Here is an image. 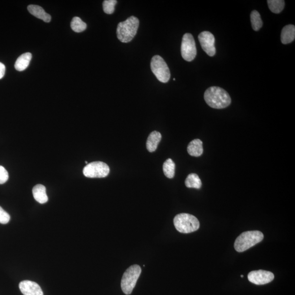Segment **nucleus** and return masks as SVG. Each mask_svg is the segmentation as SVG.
I'll return each instance as SVG.
<instances>
[{"instance_id": "1", "label": "nucleus", "mask_w": 295, "mask_h": 295, "mask_svg": "<svg viewBox=\"0 0 295 295\" xmlns=\"http://www.w3.org/2000/svg\"><path fill=\"white\" fill-rule=\"evenodd\" d=\"M204 98L207 105L214 109H223L231 103L229 93L218 86H211L207 89L204 94Z\"/></svg>"}, {"instance_id": "2", "label": "nucleus", "mask_w": 295, "mask_h": 295, "mask_svg": "<svg viewBox=\"0 0 295 295\" xmlns=\"http://www.w3.org/2000/svg\"><path fill=\"white\" fill-rule=\"evenodd\" d=\"M140 24L137 17L131 16L118 24L116 29L117 37L123 43H128L136 36Z\"/></svg>"}, {"instance_id": "3", "label": "nucleus", "mask_w": 295, "mask_h": 295, "mask_svg": "<svg viewBox=\"0 0 295 295\" xmlns=\"http://www.w3.org/2000/svg\"><path fill=\"white\" fill-rule=\"evenodd\" d=\"M263 234L259 231H249L243 232L235 241L234 247L237 252L242 253L261 242Z\"/></svg>"}, {"instance_id": "4", "label": "nucleus", "mask_w": 295, "mask_h": 295, "mask_svg": "<svg viewBox=\"0 0 295 295\" xmlns=\"http://www.w3.org/2000/svg\"><path fill=\"white\" fill-rule=\"evenodd\" d=\"M173 223L177 230L183 233L196 231L199 228V222L197 217L188 213L177 215L173 220Z\"/></svg>"}, {"instance_id": "5", "label": "nucleus", "mask_w": 295, "mask_h": 295, "mask_svg": "<svg viewBox=\"0 0 295 295\" xmlns=\"http://www.w3.org/2000/svg\"><path fill=\"white\" fill-rule=\"evenodd\" d=\"M141 272V267L137 264H134L124 272L121 281V288L125 294L130 295L132 293Z\"/></svg>"}, {"instance_id": "6", "label": "nucleus", "mask_w": 295, "mask_h": 295, "mask_svg": "<svg viewBox=\"0 0 295 295\" xmlns=\"http://www.w3.org/2000/svg\"><path fill=\"white\" fill-rule=\"evenodd\" d=\"M151 71L157 79L166 83L170 80L171 73L167 64L161 56L155 55L151 60Z\"/></svg>"}, {"instance_id": "7", "label": "nucleus", "mask_w": 295, "mask_h": 295, "mask_svg": "<svg viewBox=\"0 0 295 295\" xmlns=\"http://www.w3.org/2000/svg\"><path fill=\"white\" fill-rule=\"evenodd\" d=\"M181 54L182 58L189 62H192L196 57V43L192 34L186 33L182 38Z\"/></svg>"}, {"instance_id": "8", "label": "nucleus", "mask_w": 295, "mask_h": 295, "mask_svg": "<svg viewBox=\"0 0 295 295\" xmlns=\"http://www.w3.org/2000/svg\"><path fill=\"white\" fill-rule=\"evenodd\" d=\"M110 169L106 163L95 162L86 164L83 169L84 175L88 178H105L109 174Z\"/></svg>"}, {"instance_id": "9", "label": "nucleus", "mask_w": 295, "mask_h": 295, "mask_svg": "<svg viewBox=\"0 0 295 295\" xmlns=\"http://www.w3.org/2000/svg\"><path fill=\"white\" fill-rule=\"evenodd\" d=\"M198 40L202 49L210 56H213L216 53L215 37L209 32H203L199 34Z\"/></svg>"}, {"instance_id": "10", "label": "nucleus", "mask_w": 295, "mask_h": 295, "mask_svg": "<svg viewBox=\"0 0 295 295\" xmlns=\"http://www.w3.org/2000/svg\"><path fill=\"white\" fill-rule=\"evenodd\" d=\"M273 273L264 270L253 271L248 275V280L256 285H264L270 283L274 279Z\"/></svg>"}, {"instance_id": "11", "label": "nucleus", "mask_w": 295, "mask_h": 295, "mask_svg": "<svg viewBox=\"0 0 295 295\" xmlns=\"http://www.w3.org/2000/svg\"><path fill=\"white\" fill-rule=\"evenodd\" d=\"M19 286L24 295H43L40 286L35 282L24 280L20 282Z\"/></svg>"}, {"instance_id": "12", "label": "nucleus", "mask_w": 295, "mask_h": 295, "mask_svg": "<svg viewBox=\"0 0 295 295\" xmlns=\"http://www.w3.org/2000/svg\"><path fill=\"white\" fill-rule=\"evenodd\" d=\"M281 41L284 45H288L295 40V27L293 25H286L282 29L281 33Z\"/></svg>"}, {"instance_id": "13", "label": "nucleus", "mask_w": 295, "mask_h": 295, "mask_svg": "<svg viewBox=\"0 0 295 295\" xmlns=\"http://www.w3.org/2000/svg\"><path fill=\"white\" fill-rule=\"evenodd\" d=\"M162 134L158 131L151 132L147 141V149L150 153L154 152L157 150L159 143L162 140Z\"/></svg>"}, {"instance_id": "14", "label": "nucleus", "mask_w": 295, "mask_h": 295, "mask_svg": "<svg viewBox=\"0 0 295 295\" xmlns=\"http://www.w3.org/2000/svg\"><path fill=\"white\" fill-rule=\"evenodd\" d=\"M189 154L192 157H200L203 154V143L199 139H195L189 143L187 148Z\"/></svg>"}, {"instance_id": "15", "label": "nucleus", "mask_w": 295, "mask_h": 295, "mask_svg": "<svg viewBox=\"0 0 295 295\" xmlns=\"http://www.w3.org/2000/svg\"><path fill=\"white\" fill-rule=\"evenodd\" d=\"M29 12L33 16L40 19L46 23L51 21V16L43 10V8L37 5H29L28 7Z\"/></svg>"}, {"instance_id": "16", "label": "nucleus", "mask_w": 295, "mask_h": 295, "mask_svg": "<svg viewBox=\"0 0 295 295\" xmlns=\"http://www.w3.org/2000/svg\"><path fill=\"white\" fill-rule=\"evenodd\" d=\"M34 198L38 203L44 204L49 201V197L46 193V188L44 185L37 184L33 189Z\"/></svg>"}, {"instance_id": "17", "label": "nucleus", "mask_w": 295, "mask_h": 295, "mask_svg": "<svg viewBox=\"0 0 295 295\" xmlns=\"http://www.w3.org/2000/svg\"><path fill=\"white\" fill-rule=\"evenodd\" d=\"M32 59V54L30 53H26L21 55L17 59L15 63V68L18 71H23L27 69Z\"/></svg>"}, {"instance_id": "18", "label": "nucleus", "mask_w": 295, "mask_h": 295, "mask_svg": "<svg viewBox=\"0 0 295 295\" xmlns=\"http://www.w3.org/2000/svg\"><path fill=\"white\" fill-rule=\"evenodd\" d=\"M185 184L188 188L199 189L202 186V181L196 173H190L185 180Z\"/></svg>"}, {"instance_id": "19", "label": "nucleus", "mask_w": 295, "mask_h": 295, "mask_svg": "<svg viewBox=\"0 0 295 295\" xmlns=\"http://www.w3.org/2000/svg\"><path fill=\"white\" fill-rule=\"evenodd\" d=\"M175 164L171 159H168L163 164L164 175L168 179H173L175 175Z\"/></svg>"}, {"instance_id": "20", "label": "nucleus", "mask_w": 295, "mask_h": 295, "mask_svg": "<svg viewBox=\"0 0 295 295\" xmlns=\"http://www.w3.org/2000/svg\"><path fill=\"white\" fill-rule=\"evenodd\" d=\"M267 4L270 11L276 14H279L283 11L285 6L283 0H268Z\"/></svg>"}, {"instance_id": "21", "label": "nucleus", "mask_w": 295, "mask_h": 295, "mask_svg": "<svg viewBox=\"0 0 295 295\" xmlns=\"http://www.w3.org/2000/svg\"><path fill=\"white\" fill-rule=\"evenodd\" d=\"M250 21L254 31L258 32L263 25L261 16L257 11L254 10L251 13Z\"/></svg>"}, {"instance_id": "22", "label": "nucleus", "mask_w": 295, "mask_h": 295, "mask_svg": "<svg viewBox=\"0 0 295 295\" xmlns=\"http://www.w3.org/2000/svg\"><path fill=\"white\" fill-rule=\"evenodd\" d=\"M71 27L73 31L80 33L84 32L87 27V25L80 17L75 16L71 21Z\"/></svg>"}, {"instance_id": "23", "label": "nucleus", "mask_w": 295, "mask_h": 295, "mask_svg": "<svg viewBox=\"0 0 295 295\" xmlns=\"http://www.w3.org/2000/svg\"><path fill=\"white\" fill-rule=\"evenodd\" d=\"M116 3V0H105L103 2V11L108 15L114 14Z\"/></svg>"}, {"instance_id": "24", "label": "nucleus", "mask_w": 295, "mask_h": 295, "mask_svg": "<svg viewBox=\"0 0 295 295\" xmlns=\"http://www.w3.org/2000/svg\"><path fill=\"white\" fill-rule=\"evenodd\" d=\"M10 219L11 217L9 214L0 206V223L6 224L9 222Z\"/></svg>"}, {"instance_id": "25", "label": "nucleus", "mask_w": 295, "mask_h": 295, "mask_svg": "<svg viewBox=\"0 0 295 295\" xmlns=\"http://www.w3.org/2000/svg\"><path fill=\"white\" fill-rule=\"evenodd\" d=\"M9 175L5 167L0 165V184L5 183L8 180Z\"/></svg>"}, {"instance_id": "26", "label": "nucleus", "mask_w": 295, "mask_h": 295, "mask_svg": "<svg viewBox=\"0 0 295 295\" xmlns=\"http://www.w3.org/2000/svg\"><path fill=\"white\" fill-rule=\"evenodd\" d=\"M5 65L0 62V80L2 79L4 76H5Z\"/></svg>"}, {"instance_id": "27", "label": "nucleus", "mask_w": 295, "mask_h": 295, "mask_svg": "<svg viewBox=\"0 0 295 295\" xmlns=\"http://www.w3.org/2000/svg\"><path fill=\"white\" fill-rule=\"evenodd\" d=\"M85 164H88V163L87 162H85Z\"/></svg>"}, {"instance_id": "28", "label": "nucleus", "mask_w": 295, "mask_h": 295, "mask_svg": "<svg viewBox=\"0 0 295 295\" xmlns=\"http://www.w3.org/2000/svg\"><path fill=\"white\" fill-rule=\"evenodd\" d=\"M241 277H242V278L244 277V276L241 275Z\"/></svg>"}]
</instances>
